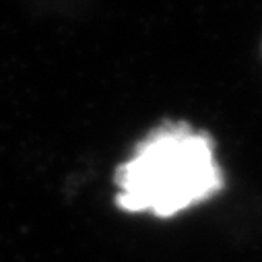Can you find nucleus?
Listing matches in <instances>:
<instances>
[{
	"label": "nucleus",
	"mask_w": 262,
	"mask_h": 262,
	"mask_svg": "<svg viewBox=\"0 0 262 262\" xmlns=\"http://www.w3.org/2000/svg\"><path fill=\"white\" fill-rule=\"evenodd\" d=\"M118 207L128 213L173 217L215 196L223 173L207 133L186 122H169L139 143L116 171Z\"/></svg>",
	"instance_id": "f257e3e1"
}]
</instances>
